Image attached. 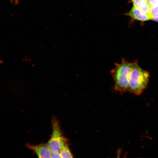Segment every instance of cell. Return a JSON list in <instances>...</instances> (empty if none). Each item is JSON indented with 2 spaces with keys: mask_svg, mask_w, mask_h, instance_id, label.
I'll return each mask as SVG.
<instances>
[{
  "mask_svg": "<svg viewBox=\"0 0 158 158\" xmlns=\"http://www.w3.org/2000/svg\"><path fill=\"white\" fill-rule=\"evenodd\" d=\"M135 62H130L123 59L120 63L115 64L111 73L115 90L120 92L128 91L129 77Z\"/></svg>",
  "mask_w": 158,
  "mask_h": 158,
  "instance_id": "6da1fadb",
  "label": "cell"
},
{
  "mask_svg": "<svg viewBox=\"0 0 158 158\" xmlns=\"http://www.w3.org/2000/svg\"><path fill=\"white\" fill-rule=\"evenodd\" d=\"M150 75L135 61L129 77L128 91L136 95L141 94L147 87Z\"/></svg>",
  "mask_w": 158,
  "mask_h": 158,
  "instance_id": "7a4b0ae2",
  "label": "cell"
},
{
  "mask_svg": "<svg viewBox=\"0 0 158 158\" xmlns=\"http://www.w3.org/2000/svg\"><path fill=\"white\" fill-rule=\"evenodd\" d=\"M51 124L52 133L47 144L51 152L60 153L62 146L66 140L63 136L59 122L54 116L52 118Z\"/></svg>",
  "mask_w": 158,
  "mask_h": 158,
  "instance_id": "3957f363",
  "label": "cell"
},
{
  "mask_svg": "<svg viewBox=\"0 0 158 158\" xmlns=\"http://www.w3.org/2000/svg\"><path fill=\"white\" fill-rule=\"evenodd\" d=\"M26 146L34 152L39 158H51V152L47 143L37 145L28 144Z\"/></svg>",
  "mask_w": 158,
  "mask_h": 158,
  "instance_id": "277c9868",
  "label": "cell"
},
{
  "mask_svg": "<svg viewBox=\"0 0 158 158\" xmlns=\"http://www.w3.org/2000/svg\"><path fill=\"white\" fill-rule=\"evenodd\" d=\"M126 15L134 20L140 21H145L151 19L149 16L143 13L138 7L134 6Z\"/></svg>",
  "mask_w": 158,
  "mask_h": 158,
  "instance_id": "5b68a950",
  "label": "cell"
},
{
  "mask_svg": "<svg viewBox=\"0 0 158 158\" xmlns=\"http://www.w3.org/2000/svg\"><path fill=\"white\" fill-rule=\"evenodd\" d=\"M138 7L143 13L149 16L151 18L150 11L151 6L147 0H143L141 1Z\"/></svg>",
  "mask_w": 158,
  "mask_h": 158,
  "instance_id": "8992f818",
  "label": "cell"
},
{
  "mask_svg": "<svg viewBox=\"0 0 158 158\" xmlns=\"http://www.w3.org/2000/svg\"><path fill=\"white\" fill-rule=\"evenodd\" d=\"M61 158H72L71 153L68 147L66 141L63 144L60 152Z\"/></svg>",
  "mask_w": 158,
  "mask_h": 158,
  "instance_id": "52a82bcc",
  "label": "cell"
},
{
  "mask_svg": "<svg viewBox=\"0 0 158 158\" xmlns=\"http://www.w3.org/2000/svg\"><path fill=\"white\" fill-rule=\"evenodd\" d=\"M151 6L158 7V0H147Z\"/></svg>",
  "mask_w": 158,
  "mask_h": 158,
  "instance_id": "ba28073f",
  "label": "cell"
},
{
  "mask_svg": "<svg viewBox=\"0 0 158 158\" xmlns=\"http://www.w3.org/2000/svg\"><path fill=\"white\" fill-rule=\"evenodd\" d=\"M51 158H61V157L59 153L51 152Z\"/></svg>",
  "mask_w": 158,
  "mask_h": 158,
  "instance_id": "9c48e42d",
  "label": "cell"
},
{
  "mask_svg": "<svg viewBox=\"0 0 158 158\" xmlns=\"http://www.w3.org/2000/svg\"><path fill=\"white\" fill-rule=\"evenodd\" d=\"M142 0H131V1L134 6L138 7L140 2Z\"/></svg>",
  "mask_w": 158,
  "mask_h": 158,
  "instance_id": "30bf717a",
  "label": "cell"
},
{
  "mask_svg": "<svg viewBox=\"0 0 158 158\" xmlns=\"http://www.w3.org/2000/svg\"><path fill=\"white\" fill-rule=\"evenodd\" d=\"M151 20L158 22V14L152 17Z\"/></svg>",
  "mask_w": 158,
  "mask_h": 158,
  "instance_id": "8fae6325",
  "label": "cell"
}]
</instances>
